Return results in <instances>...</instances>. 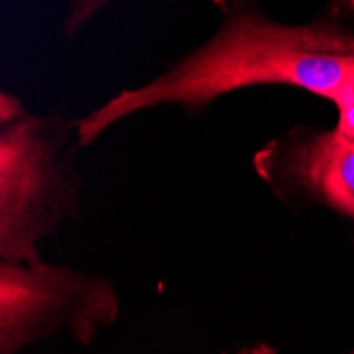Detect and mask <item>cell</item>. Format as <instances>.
<instances>
[{
	"instance_id": "1",
	"label": "cell",
	"mask_w": 354,
	"mask_h": 354,
	"mask_svg": "<svg viewBox=\"0 0 354 354\" xmlns=\"http://www.w3.org/2000/svg\"><path fill=\"white\" fill-rule=\"evenodd\" d=\"M216 35L151 83L125 89L77 123L89 147L117 121L159 104L202 113L225 93L257 85H288L335 102L354 75V32L333 21L278 24L250 0H221Z\"/></svg>"
},
{
	"instance_id": "2",
	"label": "cell",
	"mask_w": 354,
	"mask_h": 354,
	"mask_svg": "<svg viewBox=\"0 0 354 354\" xmlns=\"http://www.w3.org/2000/svg\"><path fill=\"white\" fill-rule=\"evenodd\" d=\"M66 123L30 115L15 95H0V259L32 263L39 242L79 210V180Z\"/></svg>"
},
{
	"instance_id": "3",
	"label": "cell",
	"mask_w": 354,
	"mask_h": 354,
	"mask_svg": "<svg viewBox=\"0 0 354 354\" xmlns=\"http://www.w3.org/2000/svg\"><path fill=\"white\" fill-rule=\"evenodd\" d=\"M117 316V291L102 276L41 259L0 263V354H19L64 329L89 344Z\"/></svg>"
},
{
	"instance_id": "4",
	"label": "cell",
	"mask_w": 354,
	"mask_h": 354,
	"mask_svg": "<svg viewBox=\"0 0 354 354\" xmlns=\"http://www.w3.org/2000/svg\"><path fill=\"white\" fill-rule=\"evenodd\" d=\"M254 168L276 191H297L354 218V138L293 130L257 153Z\"/></svg>"
},
{
	"instance_id": "5",
	"label": "cell",
	"mask_w": 354,
	"mask_h": 354,
	"mask_svg": "<svg viewBox=\"0 0 354 354\" xmlns=\"http://www.w3.org/2000/svg\"><path fill=\"white\" fill-rule=\"evenodd\" d=\"M109 3L113 0H73L71 5V13L64 21V32H66V37H73L77 30H81L89 17H93L98 11H102Z\"/></svg>"
},
{
	"instance_id": "6",
	"label": "cell",
	"mask_w": 354,
	"mask_h": 354,
	"mask_svg": "<svg viewBox=\"0 0 354 354\" xmlns=\"http://www.w3.org/2000/svg\"><path fill=\"white\" fill-rule=\"evenodd\" d=\"M337 106V125L335 130L348 138H354V75L350 77L346 89L333 102Z\"/></svg>"
},
{
	"instance_id": "7",
	"label": "cell",
	"mask_w": 354,
	"mask_h": 354,
	"mask_svg": "<svg viewBox=\"0 0 354 354\" xmlns=\"http://www.w3.org/2000/svg\"><path fill=\"white\" fill-rule=\"evenodd\" d=\"M232 354H278V352L268 344H254V346H246V348L232 352Z\"/></svg>"
},
{
	"instance_id": "8",
	"label": "cell",
	"mask_w": 354,
	"mask_h": 354,
	"mask_svg": "<svg viewBox=\"0 0 354 354\" xmlns=\"http://www.w3.org/2000/svg\"><path fill=\"white\" fill-rule=\"evenodd\" d=\"M352 354H354V350H352Z\"/></svg>"
}]
</instances>
